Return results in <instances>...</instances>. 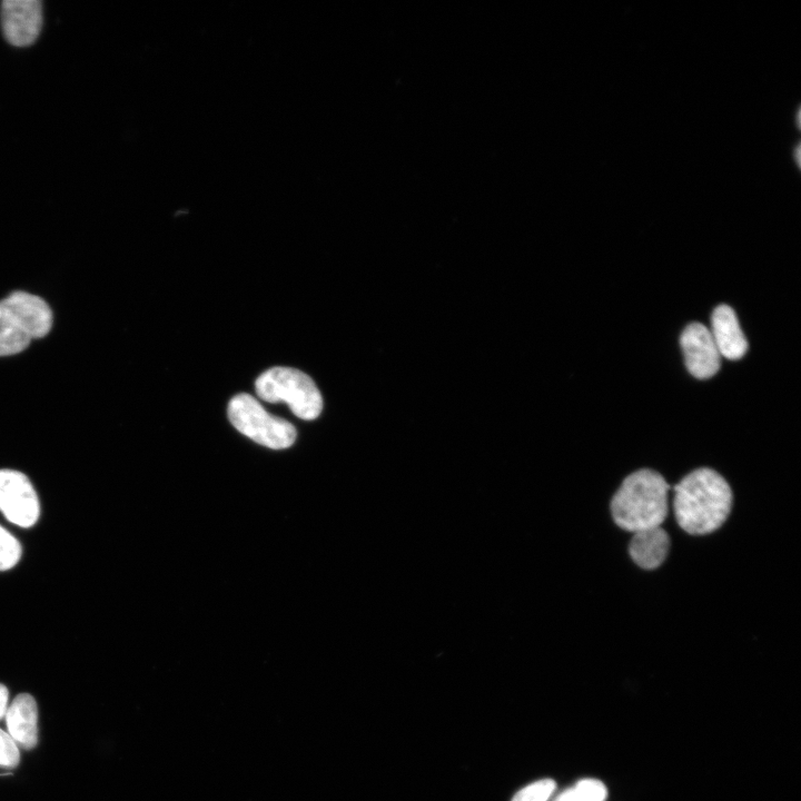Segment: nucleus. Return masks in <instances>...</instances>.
Wrapping results in <instances>:
<instances>
[{
	"mask_svg": "<svg viewBox=\"0 0 801 801\" xmlns=\"http://www.w3.org/2000/svg\"><path fill=\"white\" fill-rule=\"evenodd\" d=\"M673 511L679 526L689 534L704 535L720 528L732 507V490L712 468L689 473L674 486Z\"/></svg>",
	"mask_w": 801,
	"mask_h": 801,
	"instance_id": "f257e3e1",
	"label": "nucleus"
},
{
	"mask_svg": "<svg viewBox=\"0 0 801 801\" xmlns=\"http://www.w3.org/2000/svg\"><path fill=\"white\" fill-rule=\"evenodd\" d=\"M668 485L652 469L630 474L612 497L610 508L615 524L629 532L657 527L668 516Z\"/></svg>",
	"mask_w": 801,
	"mask_h": 801,
	"instance_id": "f03ea898",
	"label": "nucleus"
},
{
	"mask_svg": "<svg viewBox=\"0 0 801 801\" xmlns=\"http://www.w3.org/2000/svg\"><path fill=\"white\" fill-rule=\"evenodd\" d=\"M51 309L40 297L17 291L0 301V356L22 352L33 338L48 334Z\"/></svg>",
	"mask_w": 801,
	"mask_h": 801,
	"instance_id": "7ed1b4c3",
	"label": "nucleus"
},
{
	"mask_svg": "<svg viewBox=\"0 0 801 801\" xmlns=\"http://www.w3.org/2000/svg\"><path fill=\"white\" fill-rule=\"evenodd\" d=\"M256 394L268 403H286L293 414L306 421L315 419L323 409V397L314 380L290 367H273L255 383Z\"/></svg>",
	"mask_w": 801,
	"mask_h": 801,
	"instance_id": "20e7f679",
	"label": "nucleus"
},
{
	"mask_svg": "<svg viewBox=\"0 0 801 801\" xmlns=\"http://www.w3.org/2000/svg\"><path fill=\"white\" fill-rule=\"evenodd\" d=\"M229 422L241 434L271 449L288 448L297 432L288 421L270 415L251 395L240 393L228 404Z\"/></svg>",
	"mask_w": 801,
	"mask_h": 801,
	"instance_id": "39448f33",
	"label": "nucleus"
},
{
	"mask_svg": "<svg viewBox=\"0 0 801 801\" xmlns=\"http://www.w3.org/2000/svg\"><path fill=\"white\" fill-rule=\"evenodd\" d=\"M0 511L20 527H30L38 521L40 505L37 493L21 472L0 469Z\"/></svg>",
	"mask_w": 801,
	"mask_h": 801,
	"instance_id": "423d86ee",
	"label": "nucleus"
},
{
	"mask_svg": "<svg viewBox=\"0 0 801 801\" xmlns=\"http://www.w3.org/2000/svg\"><path fill=\"white\" fill-rule=\"evenodd\" d=\"M0 21L2 33L10 44L30 46L42 28V1L3 0L0 3Z\"/></svg>",
	"mask_w": 801,
	"mask_h": 801,
	"instance_id": "0eeeda50",
	"label": "nucleus"
},
{
	"mask_svg": "<svg viewBox=\"0 0 801 801\" xmlns=\"http://www.w3.org/2000/svg\"><path fill=\"white\" fill-rule=\"evenodd\" d=\"M681 347L689 372L699 379L712 377L720 368L721 355L710 329L692 323L681 335Z\"/></svg>",
	"mask_w": 801,
	"mask_h": 801,
	"instance_id": "6e6552de",
	"label": "nucleus"
},
{
	"mask_svg": "<svg viewBox=\"0 0 801 801\" xmlns=\"http://www.w3.org/2000/svg\"><path fill=\"white\" fill-rule=\"evenodd\" d=\"M711 327L710 333L721 356L734 360L746 353L748 342L730 306L720 305L713 310Z\"/></svg>",
	"mask_w": 801,
	"mask_h": 801,
	"instance_id": "1a4fd4ad",
	"label": "nucleus"
},
{
	"mask_svg": "<svg viewBox=\"0 0 801 801\" xmlns=\"http://www.w3.org/2000/svg\"><path fill=\"white\" fill-rule=\"evenodd\" d=\"M7 713L9 735L24 749H32L38 741V708L28 693L14 698Z\"/></svg>",
	"mask_w": 801,
	"mask_h": 801,
	"instance_id": "9d476101",
	"label": "nucleus"
},
{
	"mask_svg": "<svg viewBox=\"0 0 801 801\" xmlns=\"http://www.w3.org/2000/svg\"><path fill=\"white\" fill-rule=\"evenodd\" d=\"M670 537L661 526L633 533L629 544L632 561L644 570L657 568L666 558Z\"/></svg>",
	"mask_w": 801,
	"mask_h": 801,
	"instance_id": "9b49d317",
	"label": "nucleus"
},
{
	"mask_svg": "<svg viewBox=\"0 0 801 801\" xmlns=\"http://www.w3.org/2000/svg\"><path fill=\"white\" fill-rule=\"evenodd\" d=\"M606 785L599 779L585 778L560 793L554 801H605Z\"/></svg>",
	"mask_w": 801,
	"mask_h": 801,
	"instance_id": "f8f14e48",
	"label": "nucleus"
},
{
	"mask_svg": "<svg viewBox=\"0 0 801 801\" xmlns=\"http://www.w3.org/2000/svg\"><path fill=\"white\" fill-rule=\"evenodd\" d=\"M19 541L0 525V571L13 567L20 560Z\"/></svg>",
	"mask_w": 801,
	"mask_h": 801,
	"instance_id": "ddd939ff",
	"label": "nucleus"
},
{
	"mask_svg": "<svg viewBox=\"0 0 801 801\" xmlns=\"http://www.w3.org/2000/svg\"><path fill=\"white\" fill-rule=\"evenodd\" d=\"M555 788L556 783L552 779H542L520 790L512 801H548Z\"/></svg>",
	"mask_w": 801,
	"mask_h": 801,
	"instance_id": "4468645a",
	"label": "nucleus"
},
{
	"mask_svg": "<svg viewBox=\"0 0 801 801\" xmlns=\"http://www.w3.org/2000/svg\"><path fill=\"white\" fill-rule=\"evenodd\" d=\"M19 760L20 753L16 742L0 729V767L13 768Z\"/></svg>",
	"mask_w": 801,
	"mask_h": 801,
	"instance_id": "2eb2a0df",
	"label": "nucleus"
},
{
	"mask_svg": "<svg viewBox=\"0 0 801 801\" xmlns=\"http://www.w3.org/2000/svg\"><path fill=\"white\" fill-rule=\"evenodd\" d=\"M9 692L8 689L0 683V719L7 712Z\"/></svg>",
	"mask_w": 801,
	"mask_h": 801,
	"instance_id": "dca6fc26",
	"label": "nucleus"
},
{
	"mask_svg": "<svg viewBox=\"0 0 801 801\" xmlns=\"http://www.w3.org/2000/svg\"><path fill=\"white\" fill-rule=\"evenodd\" d=\"M799 154H800V151H799V147H798V148L795 149V161H797L798 165H800Z\"/></svg>",
	"mask_w": 801,
	"mask_h": 801,
	"instance_id": "f3484780",
	"label": "nucleus"
}]
</instances>
